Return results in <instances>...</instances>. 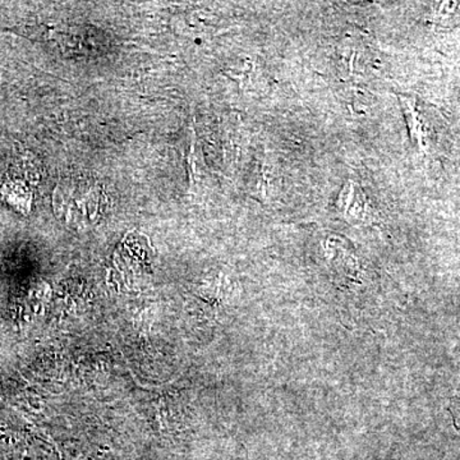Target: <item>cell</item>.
Returning a JSON list of instances; mask_svg holds the SVG:
<instances>
[{"mask_svg":"<svg viewBox=\"0 0 460 460\" xmlns=\"http://www.w3.org/2000/svg\"><path fill=\"white\" fill-rule=\"evenodd\" d=\"M338 208L349 219L366 222L370 219L371 211L367 198L353 181H348L338 198Z\"/></svg>","mask_w":460,"mask_h":460,"instance_id":"cell-1","label":"cell"},{"mask_svg":"<svg viewBox=\"0 0 460 460\" xmlns=\"http://www.w3.org/2000/svg\"><path fill=\"white\" fill-rule=\"evenodd\" d=\"M431 16V21L436 25H450L454 22V18L460 16V3H438L432 8Z\"/></svg>","mask_w":460,"mask_h":460,"instance_id":"cell-3","label":"cell"},{"mask_svg":"<svg viewBox=\"0 0 460 460\" xmlns=\"http://www.w3.org/2000/svg\"><path fill=\"white\" fill-rule=\"evenodd\" d=\"M399 102H401L405 120H407L408 128H410L411 140L420 147V151H428V129H426L425 122L420 117L416 102L402 95L399 96Z\"/></svg>","mask_w":460,"mask_h":460,"instance_id":"cell-2","label":"cell"}]
</instances>
